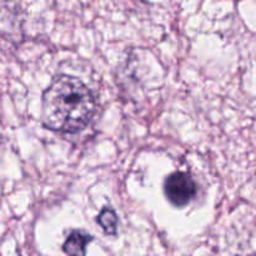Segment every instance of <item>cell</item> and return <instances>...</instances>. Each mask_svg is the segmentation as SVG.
Masks as SVG:
<instances>
[{"label": "cell", "instance_id": "obj_3", "mask_svg": "<svg viewBox=\"0 0 256 256\" xmlns=\"http://www.w3.org/2000/svg\"><path fill=\"white\" fill-rule=\"evenodd\" d=\"M92 240V235L75 230L66 238L64 245H62V250L69 255H85L86 252L85 249Z\"/></svg>", "mask_w": 256, "mask_h": 256}, {"label": "cell", "instance_id": "obj_2", "mask_svg": "<svg viewBox=\"0 0 256 256\" xmlns=\"http://www.w3.org/2000/svg\"><path fill=\"white\" fill-rule=\"evenodd\" d=\"M164 192L172 205L182 208L194 199L196 194V184L186 172H172L165 179Z\"/></svg>", "mask_w": 256, "mask_h": 256}, {"label": "cell", "instance_id": "obj_1", "mask_svg": "<svg viewBox=\"0 0 256 256\" xmlns=\"http://www.w3.org/2000/svg\"><path fill=\"white\" fill-rule=\"evenodd\" d=\"M96 110L92 90L70 75L56 76L42 95V122L52 132L75 134L85 129Z\"/></svg>", "mask_w": 256, "mask_h": 256}, {"label": "cell", "instance_id": "obj_4", "mask_svg": "<svg viewBox=\"0 0 256 256\" xmlns=\"http://www.w3.org/2000/svg\"><path fill=\"white\" fill-rule=\"evenodd\" d=\"M96 222H99L100 226L102 228V230H104L106 234L109 235L116 234L118 218H116V214L114 212V210L109 209V208L102 209V212H100L99 216H98Z\"/></svg>", "mask_w": 256, "mask_h": 256}]
</instances>
